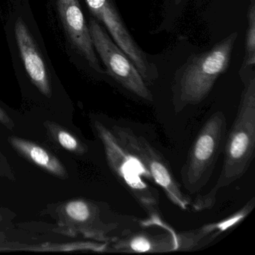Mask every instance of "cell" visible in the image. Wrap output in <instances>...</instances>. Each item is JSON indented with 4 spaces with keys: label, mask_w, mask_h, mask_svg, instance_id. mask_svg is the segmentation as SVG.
Listing matches in <instances>:
<instances>
[{
    "label": "cell",
    "mask_w": 255,
    "mask_h": 255,
    "mask_svg": "<svg viewBox=\"0 0 255 255\" xmlns=\"http://www.w3.org/2000/svg\"><path fill=\"white\" fill-rule=\"evenodd\" d=\"M255 150V80L248 82L242 95L238 112L224 146L222 171L208 193L198 196L192 207L196 211L211 209L222 188L241 178L251 166Z\"/></svg>",
    "instance_id": "1"
},
{
    "label": "cell",
    "mask_w": 255,
    "mask_h": 255,
    "mask_svg": "<svg viewBox=\"0 0 255 255\" xmlns=\"http://www.w3.org/2000/svg\"><path fill=\"white\" fill-rule=\"evenodd\" d=\"M237 34L230 35L210 51L195 56L184 70L174 91L173 105L178 113L188 106L202 102L218 77L225 72Z\"/></svg>",
    "instance_id": "2"
},
{
    "label": "cell",
    "mask_w": 255,
    "mask_h": 255,
    "mask_svg": "<svg viewBox=\"0 0 255 255\" xmlns=\"http://www.w3.org/2000/svg\"><path fill=\"white\" fill-rule=\"evenodd\" d=\"M93 125L104 146L109 167L119 183L145 211L149 219L163 221L159 192L147 183L141 168L119 142L111 129L99 121H95Z\"/></svg>",
    "instance_id": "3"
},
{
    "label": "cell",
    "mask_w": 255,
    "mask_h": 255,
    "mask_svg": "<svg viewBox=\"0 0 255 255\" xmlns=\"http://www.w3.org/2000/svg\"><path fill=\"white\" fill-rule=\"evenodd\" d=\"M62 213L74 231L110 243L144 225L145 219L114 211L105 203L75 199L62 206Z\"/></svg>",
    "instance_id": "4"
},
{
    "label": "cell",
    "mask_w": 255,
    "mask_h": 255,
    "mask_svg": "<svg viewBox=\"0 0 255 255\" xmlns=\"http://www.w3.org/2000/svg\"><path fill=\"white\" fill-rule=\"evenodd\" d=\"M110 129L141 168L145 178L157 185L174 205L186 210L191 204L190 198L182 191L169 164L159 150L131 128L113 125Z\"/></svg>",
    "instance_id": "5"
},
{
    "label": "cell",
    "mask_w": 255,
    "mask_h": 255,
    "mask_svg": "<svg viewBox=\"0 0 255 255\" xmlns=\"http://www.w3.org/2000/svg\"><path fill=\"white\" fill-rule=\"evenodd\" d=\"M227 119L222 112L212 115L198 132L180 171L185 189L193 194L208 183L226 140Z\"/></svg>",
    "instance_id": "6"
},
{
    "label": "cell",
    "mask_w": 255,
    "mask_h": 255,
    "mask_svg": "<svg viewBox=\"0 0 255 255\" xmlns=\"http://www.w3.org/2000/svg\"><path fill=\"white\" fill-rule=\"evenodd\" d=\"M89 27L95 50L107 67L108 74L127 90L145 101H153L151 92L126 53L112 41L96 20L91 18Z\"/></svg>",
    "instance_id": "7"
},
{
    "label": "cell",
    "mask_w": 255,
    "mask_h": 255,
    "mask_svg": "<svg viewBox=\"0 0 255 255\" xmlns=\"http://www.w3.org/2000/svg\"><path fill=\"white\" fill-rule=\"evenodd\" d=\"M177 233L165 221L147 218L142 226L109 244L107 252L119 253H165L177 252Z\"/></svg>",
    "instance_id": "8"
},
{
    "label": "cell",
    "mask_w": 255,
    "mask_h": 255,
    "mask_svg": "<svg viewBox=\"0 0 255 255\" xmlns=\"http://www.w3.org/2000/svg\"><path fill=\"white\" fill-rule=\"evenodd\" d=\"M88 8L98 20L102 22L113 37L114 42L126 53L142 77L143 80L153 79L151 67L145 55L132 39L122 21L112 0H85Z\"/></svg>",
    "instance_id": "9"
},
{
    "label": "cell",
    "mask_w": 255,
    "mask_h": 255,
    "mask_svg": "<svg viewBox=\"0 0 255 255\" xmlns=\"http://www.w3.org/2000/svg\"><path fill=\"white\" fill-rule=\"evenodd\" d=\"M56 5L64 29L74 48L97 72H104L79 0H56Z\"/></svg>",
    "instance_id": "10"
},
{
    "label": "cell",
    "mask_w": 255,
    "mask_h": 255,
    "mask_svg": "<svg viewBox=\"0 0 255 255\" xmlns=\"http://www.w3.org/2000/svg\"><path fill=\"white\" fill-rule=\"evenodd\" d=\"M255 206V197H252L241 208L222 220L202 225L191 231L178 233L177 252H192L206 247L222 234L241 223L250 214Z\"/></svg>",
    "instance_id": "11"
},
{
    "label": "cell",
    "mask_w": 255,
    "mask_h": 255,
    "mask_svg": "<svg viewBox=\"0 0 255 255\" xmlns=\"http://www.w3.org/2000/svg\"><path fill=\"white\" fill-rule=\"evenodd\" d=\"M14 35L23 65L31 81L42 95L50 98L52 89L48 71L33 37L21 17L16 20Z\"/></svg>",
    "instance_id": "12"
},
{
    "label": "cell",
    "mask_w": 255,
    "mask_h": 255,
    "mask_svg": "<svg viewBox=\"0 0 255 255\" xmlns=\"http://www.w3.org/2000/svg\"><path fill=\"white\" fill-rule=\"evenodd\" d=\"M8 141L14 150L37 166L59 178H68V172L63 164L44 147L15 136L10 137Z\"/></svg>",
    "instance_id": "13"
},
{
    "label": "cell",
    "mask_w": 255,
    "mask_h": 255,
    "mask_svg": "<svg viewBox=\"0 0 255 255\" xmlns=\"http://www.w3.org/2000/svg\"><path fill=\"white\" fill-rule=\"evenodd\" d=\"M44 125L50 138L62 148L79 156L88 151V146L68 129L51 122H47Z\"/></svg>",
    "instance_id": "14"
},
{
    "label": "cell",
    "mask_w": 255,
    "mask_h": 255,
    "mask_svg": "<svg viewBox=\"0 0 255 255\" xmlns=\"http://www.w3.org/2000/svg\"><path fill=\"white\" fill-rule=\"evenodd\" d=\"M246 43V65L254 66L255 63V5L254 1L249 11V28Z\"/></svg>",
    "instance_id": "15"
},
{
    "label": "cell",
    "mask_w": 255,
    "mask_h": 255,
    "mask_svg": "<svg viewBox=\"0 0 255 255\" xmlns=\"http://www.w3.org/2000/svg\"><path fill=\"white\" fill-rule=\"evenodd\" d=\"M0 124H2L10 129H12L14 128V122L5 113V110H2L1 107H0Z\"/></svg>",
    "instance_id": "16"
},
{
    "label": "cell",
    "mask_w": 255,
    "mask_h": 255,
    "mask_svg": "<svg viewBox=\"0 0 255 255\" xmlns=\"http://www.w3.org/2000/svg\"><path fill=\"white\" fill-rule=\"evenodd\" d=\"M2 157V154H0V175H6L7 171L10 172L8 170L5 169V167L1 166V165H4V161H1V158Z\"/></svg>",
    "instance_id": "17"
},
{
    "label": "cell",
    "mask_w": 255,
    "mask_h": 255,
    "mask_svg": "<svg viewBox=\"0 0 255 255\" xmlns=\"http://www.w3.org/2000/svg\"><path fill=\"white\" fill-rule=\"evenodd\" d=\"M182 0H175L176 4H179L181 2Z\"/></svg>",
    "instance_id": "18"
}]
</instances>
